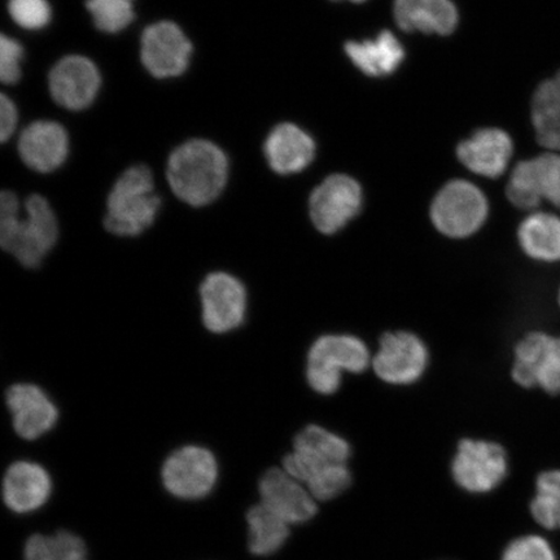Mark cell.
<instances>
[{
    "instance_id": "19",
    "label": "cell",
    "mask_w": 560,
    "mask_h": 560,
    "mask_svg": "<svg viewBox=\"0 0 560 560\" xmlns=\"http://www.w3.org/2000/svg\"><path fill=\"white\" fill-rule=\"evenodd\" d=\"M18 150L21 160L32 171L51 173L68 158V132L58 122L35 121L21 132Z\"/></svg>"
},
{
    "instance_id": "17",
    "label": "cell",
    "mask_w": 560,
    "mask_h": 560,
    "mask_svg": "<svg viewBox=\"0 0 560 560\" xmlns=\"http://www.w3.org/2000/svg\"><path fill=\"white\" fill-rule=\"evenodd\" d=\"M262 505L289 524H303L317 514V502L303 482L284 468L272 467L266 471L258 485Z\"/></svg>"
},
{
    "instance_id": "1",
    "label": "cell",
    "mask_w": 560,
    "mask_h": 560,
    "mask_svg": "<svg viewBox=\"0 0 560 560\" xmlns=\"http://www.w3.org/2000/svg\"><path fill=\"white\" fill-rule=\"evenodd\" d=\"M60 240L58 217L42 195H31L21 208L19 196L0 194V248L20 268L39 270Z\"/></svg>"
},
{
    "instance_id": "33",
    "label": "cell",
    "mask_w": 560,
    "mask_h": 560,
    "mask_svg": "<svg viewBox=\"0 0 560 560\" xmlns=\"http://www.w3.org/2000/svg\"><path fill=\"white\" fill-rule=\"evenodd\" d=\"M19 114L15 103L5 94L0 95V140L7 142L16 130Z\"/></svg>"
},
{
    "instance_id": "30",
    "label": "cell",
    "mask_w": 560,
    "mask_h": 560,
    "mask_svg": "<svg viewBox=\"0 0 560 560\" xmlns=\"http://www.w3.org/2000/svg\"><path fill=\"white\" fill-rule=\"evenodd\" d=\"M10 16L26 31H39L51 21V7L47 0H10Z\"/></svg>"
},
{
    "instance_id": "34",
    "label": "cell",
    "mask_w": 560,
    "mask_h": 560,
    "mask_svg": "<svg viewBox=\"0 0 560 560\" xmlns=\"http://www.w3.org/2000/svg\"><path fill=\"white\" fill-rule=\"evenodd\" d=\"M335 2H338V0H335ZM349 2L363 3V2H366V0H349Z\"/></svg>"
},
{
    "instance_id": "16",
    "label": "cell",
    "mask_w": 560,
    "mask_h": 560,
    "mask_svg": "<svg viewBox=\"0 0 560 560\" xmlns=\"http://www.w3.org/2000/svg\"><path fill=\"white\" fill-rule=\"evenodd\" d=\"M102 85L100 70L81 55H69L56 62L48 75L52 100L69 110H82L94 103Z\"/></svg>"
},
{
    "instance_id": "9",
    "label": "cell",
    "mask_w": 560,
    "mask_h": 560,
    "mask_svg": "<svg viewBox=\"0 0 560 560\" xmlns=\"http://www.w3.org/2000/svg\"><path fill=\"white\" fill-rule=\"evenodd\" d=\"M486 195L467 180H453L444 186L431 206L433 225L453 240L471 236L487 220Z\"/></svg>"
},
{
    "instance_id": "35",
    "label": "cell",
    "mask_w": 560,
    "mask_h": 560,
    "mask_svg": "<svg viewBox=\"0 0 560 560\" xmlns=\"http://www.w3.org/2000/svg\"><path fill=\"white\" fill-rule=\"evenodd\" d=\"M557 301H558V305L560 307V287H559V291H558V298H557Z\"/></svg>"
},
{
    "instance_id": "8",
    "label": "cell",
    "mask_w": 560,
    "mask_h": 560,
    "mask_svg": "<svg viewBox=\"0 0 560 560\" xmlns=\"http://www.w3.org/2000/svg\"><path fill=\"white\" fill-rule=\"evenodd\" d=\"M511 376L525 389L559 396L560 335L544 331L525 335L515 346Z\"/></svg>"
},
{
    "instance_id": "27",
    "label": "cell",
    "mask_w": 560,
    "mask_h": 560,
    "mask_svg": "<svg viewBox=\"0 0 560 560\" xmlns=\"http://www.w3.org/2000/svg\"><path fill=\"white\" fill-rule=\"evenodd\" d=\"M24 560H88V549L80 536L59 530L52 536H32L25 544Z\"/></svg>"
},
{
    "instance_id": "25",
    "label": "cell",
    "mask_w": 560,
    "mask_h": 560,
    "mask_svg": "<svg viewBox=\"0 0 560 560\" xmlns=\"http://www.w3.org/2000/svg\"><path fill=\"white\" fill-rule=\"evenodd\" d=\"M537 142L560 153V80L557 75L537 86L530 105Z\"/></svg>"
},
{
    "instance_id": "26",
    "label": "cell",
    "mask_w": 560,
    "mask_h": 560,
    "mask_svg": "<svg viewBox=\"0 0 560 560\" xmlns=\"http://www.w3.org/2000/svg\"><path fill=\"white\" fill-rule=\"evenodd\" d=\"M249 550L257 557L276 555L289 540V523L260 503L247 514Z\"/></svg>"
},
{
    "instance_id": "15",
    "label": "cell",
    "mask_w": 560,
    "mask_h": 560,
    "mask_svg": "<svg viewBox=\"0 0 560 560\" xmlns=\"http://www.w3.org/2000/svg\"><path fill=\"white\" fill-rule=\"evenodd\" d=\"M429 365V350L415 334L389 332L381 340L373 366L377 376L388 384L416 383Z\"/></svg>"
},
{
    "instance_id": "29",
    "label": "cell",
    "mask_w": 560,
    "mask_h": 560,
    "mask_svg": "<svg viewBox=\"0 0 560 560\" xmlns=\"http://www.w3.org/2000/svg\"><path fill=\"white\" fill-rule=\"evenodd\" d=\"M86 9L104 33H120L136 19L135 0H86Z\"/></svg>"
},
{
    "instance_id": "2",
    "label": "cell",
    "mask_w": 560,
    "mask_h": 560,
    "mask_svg": "<svg viewBox=\"0 0 560 560\" xmlns=\"http://www.w3.org/2000/svg\"><path fill=\"white\" fill-rule=\"evenodd\" d=\"M350 445L319 425H307L293 440V450L283 459V468L310 489L315 500L330 501L352 485L348 468Z\"/></svg>"
},
{
    "instance_id": "24",
    "label": "cell",
    "mask_w": 560,
    "mask_h": 560,
    "mask_svg": "<svg viewBox=\"0 0 560 560\" xmlns=\"http://www.w3.org/2000/svg\"><path fill=\"white\" fill-rule=\"evenodd\" d=\"M346 54L362 73L370 77L394 74L405 60L400 40L389 31H383L375 39L348 42Z\"/></svg>"
},
{
    "instance_id": "3",
    "label": "cell",
    "mask_w": 560,
    "mask_h": 560,
    "mask_svg": "<svg viewBox=\"0 0 560 560\" xmlns=\"http://www.w3.org/2000/svg\"><path fill=\"white\" fill-rule=\"evenodd\" d=\"M171 190L185 205L202 208L213 205L225 191L229 161L219 145L192 139L174 150L167 160Z\"/></svg>"
},
{
    "instance_id": "14",
    "label": "cell",
    "mask_w": 560,
    "mask_h": 560,
    "mask_svg": "<svg viewBox=\"0 0 560 560\" xmlns=\"http://www.w3.org/2000/svg\"><path fill=\"white\" fill-rule=\"evenodd\" d=\"M362 201L359 182L348 175H331L315 188L311 196L310 212L313 225L322 234H336L359 215Z\"/></svg>"
},
{
    "instance_id": "20",
    "label": "cell",
    "mask_w": 560,
    "mask_h": 560,
    "mask_svg": "<svg viewBox=\"0 0 560 560\" xmlns=\"http://www.w3.org/2000/svg\"><path fill=\"white\" fill-rule=\"evenodd\" d=\"M458 159L467 170L488 178H499L508 171L514 153L513 139L506 131L490 128L476 131L458 145Z\"/></svg>"
},
{
    "instance_id": "12",
    "label": "cell",
    "mask_w": 560,
    "mask_h": 560,
    "mask_svg": "<svg viewBox=\"0 0 560 560\" xmlns=\"http://www.w3.org/2000/svg\"><path fill=\"white\" fill-rule=\"evenodd\" d=\"M508 453L499 444L485 440H462L454 455L452 474L455 482L468 493L492 492L506 479Z\"/></svg>"
},
{
    "instance_id": "32",
    "label": "cell",
    "mask_w": 560,
    "mask_h": 560,
    "mask_svg": "<svg viewBox=\"0 0 560 560\" xmlns=\"http://www.w3.org/2000/svg\"><path fill=\"white\" fill-rule=\"evenodd\" d=\"M24 58V48L16 39L0 37V80L4 85H15L21 79V61Z\"/></svg>"
},
{
    "instance_id": "31",
    "label": "cell",
    "mask_w": 560,
    "mask_h": 560,
    "mask_svg": "<svg viewBox=\"0 0 560 560\" xmlns=\"http://www.w3.org/2000/svg\"><path fill=\"white\" fill-rule=\"evenodd\" d=\"M501 560H558V558L548 540L541 536L529 535L510 542Z\"/></svg>"
},
{
    "instance_id": "21",
    "label": "cell",
    "mask_w": 560,
    "mask_h": 560,
    "mask_svg": "<svg viewBox=\"0 0 560 560\" xmlns=\"http://www.w3.org/2000/svg\"><path fill=\"white\" fill-rule=\"evenodd\" d=\"M264 152L272 171L282 175L295 174L312 164L315 143L299 126L280 124L266 139Z\"/></svg>"
},
{
    "instance_id": "22",
    "label": "cell",
    "mask_w": 560,
    "mask_h": 560,
    "mask_svg": "<svg viewBox=\"0 0 560 560\" xmlns=\"http://www.w3.org/2000/svg\"><path fill=\"white\" fill-rule=\"evenodd\" d=\"M395 19L404 32L450 35L458 11L452 0H395Z\"/></svg>"
},
{
    "instance_id": "6",
    "label": "cell",
    "mask_w": 560,
    "mask_h": 560,
    "mask_svg": "<svg viewBox=\"0 0 560 560\" xmlns=\"http://www.w3.org/2000/svg\"><path fill=\"white\" fill-rule=\"evenodd\" d=\"M370 365L369 349L352 335H325L314 341L306 361V380L319 395H334L342 373L361 374Z\"/></svg>"
},
{
    "instance_id": "36",
    "label": "cell",
    "mask_w": 560,
    "mask_h": 560,
    "mask_svg": "<svg viewBox=\"0 0 560 560\" xmlns=\"http://www.w3.org/2000/svg\"><path fill=\"white\" fill-rule=\"evenodd\" d=\"M556 75L558 77V79L560 80V70L559 72L556 73Z\"/></svg>"
},
{
    "instance_id": "13",
    "label": "cell",
    "mask_w": 560,
    "mask_h": 560,
    "mask_svg": "<svg viewBox=\"0 0 560 560\" xmlns=\"http://www.w3.org/2000/svg\"><path fill=\"white\" fill-rule=\"evenodd\" d=\"M191 40L172 21H160L145 27L140 38V60L155 79L182 75L190 66Z\"/></svg>"
},
{
    "instance_id": "5",
    "label": "cell",
    "mask_w": 560,
    "mask_h": 560,
    "mask_svg": "<svg viewBox=\"0 0 560 560\" xmlns=\"http://www.w3.org/2000/svg\"><path fill=\"white\" fill-rule=\"evenodd\" d=\"M200 324L214 336L241 330L248 318V287L240 276L225 269L207 272L198 285Z\"/></svg>"
},
{
    "instance_id": "18",
    "label": "cell",
    "mask_w": 560,
    "mask_h": 560,
    "mask_svg": "<svg viewBox=\"0 0 560 560\" xmlns=\"http://www.w3.org/2000/svg\"><path fill=\"white\" fill-rule=\"evenodd\" d=\"M51 474L38 462L20 459L7 467L3 478V500L13 513L32 514L51 499Z\"/></svg>"
},
{
    "instance_id": "28",
    "label": "cell",
    "mask_w": 560,
    "mask_h": 560,
    "mask_svg": "<svg viewBox=\"0 0 560 560\" xmlns=\"http://www.w3.org/2000/svg\"><path fill=\"white\" fill-rule=\"evenodd\" d=\"M530 514L541 527L560 529V468L538 475Z\"/></svg>"
},
{
    "instance_id": "10",
    "label": "cell",
    "mask_w": 560,
    "mask_h": 560,
    "mask_svg": "<svg viewBox=\"0 0 560 560\" xmlns=\"http://www.w3.org/2000/svg\"><path fill=\"white\" fill-rule=\"evenodd\" d=\"M4 405L15 435L34 443L50 433L61 422V410L52 396L33 382H15L4 392Z\"/></svg>"
},
{
    "instance_id": "4",
    "label": "cell",
    "mask_w": 560,
    "mask_h": 560,
    "mask_svg": "<svg viewBox=\"0 0 560 560\" xmlns=\"http://www.w3.org/2000/svg\"><path fill=\"white\" fill-rule=\"evenodd\" d=\"M160 196L149 167H129L114 187L105 202L103 226L108 234L121 240H136L155 225L160 213Z\"/></svg>"
},
{
    "instance_id": "23",
    "label": "cell",
    "mask_w": 560,
    "mask_h": 560,
    "mask_svg": "<svg viewBox=\"0 0 560 560\" xmlns=\"http://www.w3.org/2000/svg\"><path fill=\"white\" fill-rule=\"evenodd\" d=\"M523 254L538 264L560 262V214L535 210L517 228Z\"/></svg>"
},
{
    "instance_id": "11",
    "label": "cell",
    "mask_w": 560,
    "mask_h": 560,
    "mask_svg": "<svg viewBox=\"0 0 560 560\" xmlns=\"http://www.w3.org/2000/svg\"><path fill=\"white\" fill-rule=\"evenodd\" d=\"M506 194L517 209L535 212L546 202L560 210V153L545 151L521 161L510 175Z\"/></svg>"
},
{
    "instance_id": "7",
    "label": "cell",
    "mask_w": 560,
    "mask_h": 560,
    "mask_svg": "<svg viewBox=\"0 0 560 560\" xmlns=\"http://www.w3.org/2000/svg\"><path fill=\"white\" fill-rule=\"evenodd\" d=\"M161 482L175 499L198 501L213 492L220 464L209 447L186 444L174 450L161 466Z\"/></svg>"
}]
</instances>
